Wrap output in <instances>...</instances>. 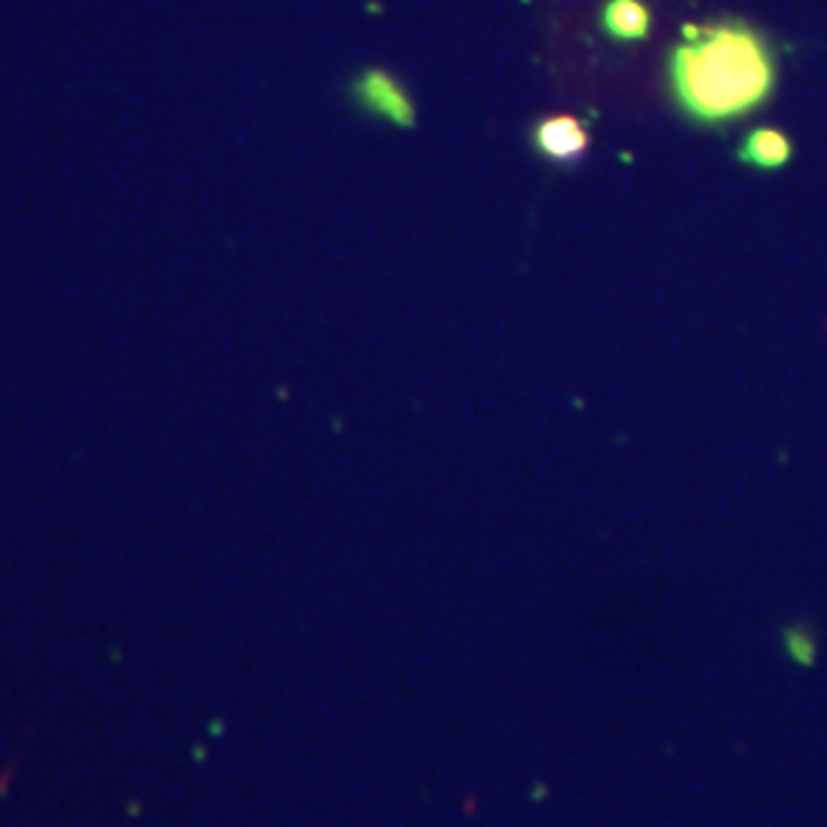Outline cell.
<instances>
[{"instance_id":"cell-3","label":"cell","mask_w":827,"mask_h":827,"mask_svg":"<svg viewBox=\"0 0 827 827\" xmlns=\"http://www.w3.org/2000/svg\"><path fill=\"white\" fill-rule=\"evenodd\" d=\"M588 148L586 129L579 127L573 117H552L546 123L536 127V151L555 160V163H571L583 157Z\"/></svg>"},{"instance_id":"cell-4","label":"cell","mask_w":827,"mask_h":827,"mask_svg":"<svg viewBox=\"0 0 827 827\" xmlns=\"http://www.w3.org/2000/svg\"><path fill=\"white\" fill-rule=\"evenodd\" d=\"M742 163L760 165V169H778L790 160V141L778 129H757L742 144Z\"/></svg>"},{"instance_id":"cell-2","label":"cell","mask_w":827,"mask_h":827,"mask_svg":"<svg viewBox=\"0 0 827 827\" xmlns=\"http://www.w3.org/2000/svg\"><path fill=\"white\" fill-rule=\"evenodd\" d=\"M353 92H356L359 104L369 108L371 114L386 117L390 123H399V127H414V104H411L407 92L390 74L365 71L356 80Z\"/></svg>"},{"instance_id":"cell-1","label":"cell","mask_w":827,"mask_h":827,"mask_svg":"<svg viewBox=\"0 0 827 827\" xmlns=\"http://www.w3.org/2000/svg\"><path fill=\"white\" fill-rule=\"evenodd\" d=\"M672 83L693 120L726 123L766 102L776 62L766 40L748 26L693 28L672 59Z\"/></svg>"},{"instance_id":"cell-5","label":"cell","mask_w":827,"mask_h":827,"mask_svg":"<svg viewBox=\"0 0 827 827\" xmlns=\"http://www.w3.org/2000/svg\"><path fill=\"white\" fill-rule=\"evenodd\" d=\"M604 28L619 40H641L649 28V13L641 0H611L604 10Z\"/></svg>"}]
</instances>
